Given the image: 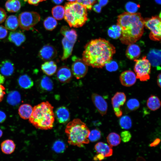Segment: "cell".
<instances>
[{
	"instance_id": "cell-26",
	"label": "cell",
	"mask_w": 161,
	"mask_h": 161,
	"mask_svg": "<svg viewBox=\"0 0 161 161\" xmlns=\"http://www.w3.org/2000/svg\"><path fill=\"white\" fill-rule=\"evenodd\" d=\"M1 150L4 153L10 154L14 151L16 145L13 140L7 139L1 143Z\"/></svg>"
},
{
	"instance_id": "cell-24",
	"label": "cell",
	"mask_w": 161,
	"mask_h": 161,
	"mask_svg": "<svg viewBox=\"0 0 161 161\" xmlns=\"http://www.w3.org/2000/svg\"><path fill=\"white\" fill-rule=\"evenodd\" d=\"M41 69L43 72L48 76H51L56 71L57 66L54 61H47L41 65Z\"/></svg>"
},
{
	"instance_id": "cell-51",
	"label": "cell",
	"mask_w": 161,
	"mask_h": 161,
	"mask_svg": "<svg viewBox=\"0 0 161 161\" xmlns=\"http://www.w3.org/2000/svg\"><path fill=\"white\" fill-rule=\"evenodd\" d=\"M104 157L102 155L97 154L94 157V160L95 161L101 160L104 159Z\"/></svg>"
},
{
	"instance_id": "cell-14",
	"label": "cell",
	"mask_w": 161,
	"mask_h": 161,
	"mask_svg": "<svg viewBox=\"0 0 161 161\" xmlns=\"http://www.w3.org/2000/svg\"><path fill=\"white\" fill-rule=\"evenodd\" d=\"M151 65L157 67V69H160L161 50L153 49L148 53L147 57Z\"/></svg>"
},
{
	"instance_id": "cell-7",
	"label": "cell",
	"mask_w": 161,
	"mask_h": 161,
	"mask_svg": "<svg viewBox=\"0 0 161 161\" xmlns=\"http://www.w3.org/2000/svg\"><path fill=\"white\" fill-rule=\"evenodd\" d=\"M40 15L37 12H24L19 15V26L22 30H29L40 21Z\"/></svg>"
},
{
	"instance_id": "cell-55",
	"label": "cell",
	"mask_w": 161,
	"mask_h": 161,
	"mask_svg": "<svg viewBox=\"0 0 161 161\" xmlns=\"http://www.w3.org/2000/svg\"><path fill=\"white\" fill-rule=\"evenodd\" d=\"M64 0H52V1L55 4H59L63 2Z\"/></svg>"
},
{
	"instance_id": "cell-23",
	"label": "cell",
	"mask_w": 161,
	"mask_h": 161,
	"mask_svg": "<svg viewBox=\"0 0 161 161\" xmlns=\"http://www.w3.org/2000/svg\"><path fill=\"white\" fill-rule=\"evenodd\" d=\"M39 86L41 89L44 92L52 91L53 87V84L52 79L49 77L43 76L39 81Z\"/></svg>"
},
{
	"instance_id": "cell-46",
	"label": "cell",
	"mask_w": 161,
	"mask_h": 161,
	"mask_svg": "<svg viewBox=\"0 0 161 161\" xmlns=\"http://www.w3.org/2000/svg\"><path fill=\"white\" fill-rule=\"evenodd\" d=\"M46 0H24V1L27 2L29 4L37 6L39 3Z\"/></svg>"
},
{
	"instance_id": "cell-58",
	"label": "cell",
	"mask_w": 161,
	"mask_h": 161,
	"mask_svg": "<svg viewBox=\"0 0 161 161\" xmlns=\"http://www.w3.org/2000/svg\"><path fill=\"white\" fill-rule=\"evenodd\" d=\"M70 2H74L76 1V0H67Z\"/></svg>"
},
{
	"instance_id": "cell-8",
	"label": "cell",
	"mask_w": 161,
	"mask_h": 161,
	"mask_svg": "<svg viewBox=\"0 0 161 161\" xmlns=\"http://www.w3.org/2000/svg\"><path fill=\"white\" fill-rule=\"evenodd\" d=\"M144 26L150 31L149 37L151 40L156 41H160L161 21L160 17L155 16L144 19Z\"/></svg>"
},
{
	"instance_id": "cell-56",
	"label": "cell",
	"mask_w": 161,
	"mask_h": 161,
	"mask_svg": "<svg viewBox=\"0 0 161 161\" xmlns=\"http://www.w3.org/2000/svg\"><path fill=\"white\" fill-rule=\"evenodd\" d=\"M3 134L2 131L0 129V138L1 137Z\"/></svg>"
},
{
	"instance_id": "cell-27",
	"label": "cell",
	"mask_w": 161,
	"mask_h": 161,
	"mask_svg": "<svg viewBox=\"0 0 161 161\" xmlns=\"http://www.w3.org/2000/svg\"><path fill=\"white\" fill-rule=\"evenodd\" d=\"M18 81L19 86L21 88L25 89L31 88L34 84L32 80L27 74L21 75L18 78Z\"/></svg>"
},
{
	"instance_id": "cell-48",
	"label": "cell",
	"mask_w": 161,
	"mask_h": 161,
	"mask_svg": "<svg viewBox=\"0 0 161 161\" xmlns=\"http://www.w3.org/2000/svg\"><path fill=\"white\" fill-rule=\"evenodd\" d=\"M101 7L98 4H95L92 7L93 10L97 13H100L101 12Z\"/></svg>"
},
{
	"instance_id": "cell-41",
	"label": "cell",
	"mask_w": 161,
	"mask_h": 161,
	"mask_svg": "<svg viewBox=\"0 0 161 161\" xmlns=\"http://www.w3.org/2000/svg\"><path fill=\"white\" fill-rule=\"evenodd\" d=\"M138 5L136 3L129 2L126 4L125 8L128 12L131 13H135L137 11L139 7Z\"/></svg>"
},
{
	"instance_id": "cell-3",
	"label": "cell",
	"mask_w": 161,
	"mask_h": 161,
	"mask_svg": "<svg viewBox=\"0 0 161 161\" xmlns=\"http://www.w3.org/2000/svg\"><path fill=\"white\" fill-rule=\"evenodd\" d=\"M53 107L48 101L42 102L33 108L29 122L37 129H51L55 120Z\"/></svg>"
},
{
	"instance_id": "cell-35",
	"label": "cell",
	"mask_w": 161,
	"mask_h": 161,
	"mask_svg": "<svg viewBox=\"0 0 161 161\" xmlns=\"http://www.w3.org/2000/svg\"><path fill=\"white\" fill-rule=\"evenodd\" d=\"M58 24L56 20L53 17L49 16L44 20L43 24L45 28L47 30L52 31L56 27Z\"/></svg>"
},
{
	"instance_id": "cell-33",
	"label": "cell",
	"mask_w": 161,
	"mask_h": 161,
	"mask_svg": "<svg viewBox=\"0 0 161 161\" xmlns=\"http://www.w3.org/2000/svg\"><path fill=\"white\" fill-rule=\"evenodd\" d=\"M53 17L55 19L61 20L64 18L65 14L64 7L58 5L53 7L52 10Z\"/></svg>"
},
{
	"instance_id": "cell-4",
	"label": "cell",
	"mask_w": 161,
	"mask_h": 161,
	"mask_svg": "<svg viewBox=\"0 0 161 161\" xmlns=\"http://www.w3.org/2000/svg\"><path fill=\"white\" fill-rule=\"evenodd\" d=\"M90 132L86 125L78 118L69 122L65 129L69 143L80 147L89 143L88 137Z\"/></svg>"
},
{
	"instance_id": "cell-19",
	"label": "cell",
	"mask_w": 161,
	"mask_h": 161,
	"mask_svg": "<svg viewBox=\"0 0 161 161\" xmlns=\"http://www.w3.org/2000/svg\"><path fill=\"white\" fill-rule=\"evenodd\" d=\"M126 52L127 57L130 60L137 59L140 56L141 53L140 47L137 45L134 44L128 45Z\"/></svg>"
},
{
	"instance_id": "cell-32",
	"label": "cell",
	"mask_w": 161,
	"mask_h": 161,
	"mask_svg": "<svg viewBox=\"0 0 161 161\" xmlns=\"http://www.w3.org/2000/svg\"><path fill=\"white\" fill-rule=\"evenodd\" d=\"M108 35L110 38L117 39L119 38L121 34V30L117 24L113 25L110 27L107 31Z\"/></svg>"
},
{
	"instance_id": "cell-30",
	"label": "cell",
	"mask_w": 161,
	"mask_h": 161,
	"mask_svg": "<svg viewBox=\"0 0 161 161\" xmlns=\"http://www.w3.org/2000/svg\"><path fill=\"white\" fill-rule=\"evenodd\" d=\"M147 106L150 110L153 111L156 110L160 107V100L157 96L151 95L147 100Z\"/></svg>"
},
{
	"instance_id": "cell-2",
	"label": "cell",
	"mask_w": 161,
	"mask_h": 161,
	"mask_svg": "<svg viewBox=\"0 0 161 161\" xmlns=\"http://www.w3.org/2000/svg\"><path fill=\"white\" fill-rule=\"evenodd\" d=\"M117 24L121 30L119 39L123 44L129 45L139 40L144 32V19L140 13L125 12L118 16Z\"/></svg>"
},
{
	"instance_id": "cell-52",
	"label": "cell",
	"mask_w": 161,
	"mask_h": 161,
	"mask_svg": "<svg viewBox=\"0 0 161 161\" xmlns=\"http://www.w3.org/2000/svg\"><path fill=\"white\" fill-rule=\"evenodd\" d=\"M160 141V140L159 138L156 139L151 143L150 145L151 146H155L157 145Z\"/></svg>"
},
{
	"instance_id": "cell-5",
	"label": "cell",
	"mask_w": 161,
	"mask_h": 161,
	"mask_svg": "<svg viewBox=\"0 0 161 161\" xmlns=\"http://www.w3.org/2000/svg\"><path fill=\"white\" fill-rule=\"evenodd\" d=\"M64 19L70 27H82L88 20L87 9L76 1L65 3Z\"/></svg>"
},
{
	"instance_id": "cell-12",
	"label": "cell",
	"mask_w": 161,
	"mask_h": 161,
	"mask_svg": "<svg viewBox=\"0 0 161 161\" xmlns=\"http://www.w3.org/2000/svg\"><path fill=\"white\" fill-rule=\"evenodd\" d=\"M40 58L44 61H48L55 58L57 55L55 49L52 45L48 44L43 46L39 53Z\"/></svg>"
},
{
	"instance_id": "cell-31",
	"label": "cell",
	"mask_w": 161,
	"mask_h": 161,
	"mask_svg": "<svg viewBox=\"0 0 161 161\" xmlns=\"http://www.w3.org/2000/svg\"><path fill=\"white\" fill-rule=\"evenodd\" d=\"M21 100V96L20 93L17 91L10 92L7 97V101L10 105L16 106L18 104Z\"/></svg>"
},
{
	"instance_id": "cell-39",
	"label": "cell",
	"mask_w": 161,
	"mask_h": 161,
	"mask_svg": "<svg viewBox=\"0 0 161 161\" xmlns=\"http://www.w3.org/2000/svg\"><path fill=\"white\" fill-rule=\"evenodd\" d=\"M101 137L100 131L97 129H93L90 131L88 139L91 142H95L100 139Z\"/></svg>"
},
{
	"instance_id": "cell-54",
	"label": "cell",
	"mask_w": 161,
	"mask_h": 161,
	"mask_svg": "<svg viewBox=\"0 0 161 161\" xmlns=\"http://www.w3.org/2000/svg\"><path fill=\"white\" fill-rule=\"evenodd\" d=\"M5 78L4 76L0 74V85H2L4 82Z\"/></svg>"
},
{
	"instance_id": "cell-57",
	"label": "cell",
	"mask_w": 161,
	"mask_h": 161,
	"mask_svg": "<svg viewBox=\"0 0 161 161\" xmlns=\"http://www.w3.org/2000/svg\"><path fill=\"white\" fill-rule=\"evenodd\" d=\"M156 2L159 3L160 4V0H155Z\"/></svg>"
},
{
	"instance_id": "cell-43",
	"label": "cell",
	"mask_w": 161,
	"mask_h": 161,
	"mask_svg": "<svg viewBox=\"0 0 161 161\" xmlns=\"http://www.w3.org/2000/svg\"><path fill=\"white\" fill-rule=\"evenodd\" d=\"M111 61L106 64V68L109 71H115L118 69L117 64L116 62Z\"/></svg>"
},
{
	"instance_id": "cell-15",
	"label": "cell",
	"mask_w": 161,
	"mask_h": 161,
	"mask_svg": "<svg viewBox=\"0 0 161 161\" xmlns=\"http://www.w3.org/2000/svg\"><path fill=\"white\" fill-rule=\"evenodd\" d=\"M56 76L58 80L63 83H68L72 78V72L70 68L66 66L60 67L58 70Z\"/></svg>"
},
{
	"instance_id": "cell-49",
	"label": "cell",
	"mask_w": 161,
	"mask_h": 161,
	"mask_svg": "<svg viewBox=\"0 0 161 161\" xmlns=\"http://www.w3.org/2000/svg\"><path fill=\"white\" fill-rule=\"evenodd\" d=\"M6 117L5 114L3 111H0V123L4 122L5 120Z\"/></svg>"
},
{
	"instance_id": "cell-25",
	"label": "cell",
	"mask_w": 161,
	"mask_h": 161,
	"mask_svg": "<svg viewBox=\"0 0 161 161\" xmlns=\"http://www.w3.org/2000/svg\"><path fill=\"white\" fill-rule=\"evenodd\" d=\"M33 111V108L28 104H24L19 107L18 113L22 119L26 120L29 119L31 117Z\"/></svg>"
},
{
	"instance_id": "cell-13",
	"label": "cell",
	"mask_w": 161,
	"mask_h": 161,
	"mask_svg": "<svg viewBox=\"0 0 161 161\" xmlns=\"http://www.w3.org/2000/svg\"><path fill=\"white\" fill-rule=\"evenodd\" d=\"M135 74L131 70L123 72L120 75V80L121 84L123 86L129 87L133 85L136 81Z\"/></svg>"
},
{
	"instance_id": "cell-37",
	"label": "cell",
	"mask_w": 161,
	"mask_h": 161,
	"mask_svg": "<svg viewBox=\"0 0 161 161\" xmlns=\"http://www.w3.org/2000/svg\"><path fill=\"white\" fill-rule=\"evenodd\" d=\"M52 148L56 153H63L66 149V145L63 141L59 140H57L54 143Z\"/></svg>"
},
{
	"instance_id": "cell-21",
	"label": "cell",
	"mask_w": 161,
	"mask_h": 161,
	"mask_svg": "<svg viewBox=\"0 0 161 161\" xmlns=\"http://www.w3.org/2000/svg\"><path fill=\"white\" fill-rule=\"evenodd\" d=\"M62 44L63 48V53L61 60L64 61L71 55L75 44L64 37L62 40Z\"/></svg>"
},
{
	"instance_id": "cell-11",
	"label": "cell",
	"mask_w": 161,
	"mask_h": 161,
	"mask_svg": "<svg viewBox=\"0 0 161 161\" xmlns=\"http://www.w3.org/2000/svg\"><path fill=\"white\" fill-rule=\"evenodd\" d=\"M92 99L94 105L100 113L103 116L106 113L108 109V105L106 101L100 95L93 93Z\"/></svg>"
},
{
	"instance_id": "cell-40",
	"label": "cell",
	"mask_w": 161,
	"mask_h": 161,
	"mask_svg": "<svg viewBox=\"0 0 161 161\" xmlns=\"http://www.w3.org/2000/svg\"><path fill=\"white\" fill-rule=\"evenodd\" d=\"M96 1V0H76V1L85 7L87 9L91 10Z\"/></svg>"
},
{
	"instance_id": "cell-47",
	"label": "cell",
	"mask_w": 161,
	"mask_h": 161,
	"mask_svg": "<svg viewBox=\"0 0 161 161\" xmlns=\"http://www.w3.org/2000/svg\"><path fill=\"white\" fill-rule=\"evenodd\" d=\"M5 88L2 85H0V102L3 100L5 93L4 92Z\"/></svg>"
},
{
	"instance_id": "cell-9",
	"label": "cell",
	"mask_w": 161,
	"mask_h": 161,
	"mask_svg": "<svg viewBox=\"0 0 161 161\" xmlns=\"http://www.w3.org/2000/svg\"><path fill=\"white\" fill-rule=\"evenodd\" d=\"M73 61L72 65V72L77 79L83 78L86 74L88 70V65L82 59L74 56L72 58Z\"/></svg>"
},
{
	"instance_id": "cell-34",
	"label": "cell",
	"mask_w": 161,
	"mask_h": 161,
	"mask_svg": "<svg viewBox=\"0 0 161 161\" xmlns=\"http://www.w3.org/2000/svg\"><path fill=\"white\" fill-rule=\"evenodd\" d=\"M107 142L111 147L116 146L119 144L121 142L120 135L115 132L110 133L106 137Z\"/></svg>"
},
{
	"instance_id": "cell-1",
	"label": "cell",
	"mask_w": 161,
	"mask_h": 161,
	"mask_svg": "<svg viewBox=\"0 0 161 161\" xmlns=\"http://www.w3.org/2000/svg\"><path fill=\"white\" fill-rule=\"evenodd\" d=\"M115 52V47L107 40L92 39L85 46L82 59L88 66L101 68L112 60Z\"/></svg>"
},
{
	"instance_id": "cell-29",
	"label": "cell",
	"mask_w": 161,
	"mask_h": 161,
	"mask_svg": "<svg viewBox=\"0 0 161 161\" xmlns=\"http://www.w3.org/2000/svg\"><path fill=\"white\" fill-rule=\"evenodd\" d=\"M21 6L20 0H7L5 4L6 10L11 13L17 12L20 10Z\"/></svg>"
},
{
	"instance_id": "cell-10",
	"label": "cell",
	"mask_w": 161,
	"mask_h": 161,
	"mask_svg": "<svg viewBox=\"0 0 161 161\" xmlns=\"http://www.w3.org/2000/svg\"><path fill=\"white\" fill-rule=\"evenodd\" d=\"M126 100V96L124 92H116L111 99L112 104L114 111L117 117H121L123 114L120 109L123 106Z\"/></svg>"
},
{
	"instance_id": "cell-22",
	"label": "cell",
	"mask_w": 161,
	"mask_h": 161,
	"mask_svg": "<svg viewBox=\"0 0 161 161\" xmlns=\"http://www.w3.org/2000/svg\"><path fill=\"white\" fill-rule=\"evenodd\" d=\"M60 32L64 37L71 42L75 43L78 35L74 29H70L67 26H63L61 28Z\"/></svg>"
},
{
	"instance_id": "cell-6",
	"label": "cell",
	"mask_w": 161,
	"mask_h": 161,
	"mask_svg": "<svg viewBox=\"0 0 161 161\" xmlns=\"http://www.w3.org/2000/svg\"><path fill=\"white\" fill-rule=\"evenodd\" d=\"M135 62L134 70L137 79L142 81H146L150 78V74L151 69V64L144 56L139 59L134 60Z\"/></svg>"
},
{
	"instance_id": "cell-42",
	"label": "cell",
	"mask_w": 161,
	"mask_h": 161,
	"mask_svg": "<svg viewBox=\"0 0 161 161\" xmlns=\"http://www.w3.org/2000/svg\"><path fill=\"white\" fill-rule=\"evenodd\" d=\"M131 134L130 132L128 131H123L121 133V139L124 143H126L129 141L131 140Z\"/></svg>"
},
{
	"instance_id": "cell-28",
	"label": "cell",
	"mask_w": 161,
	"mask_h": 161,
	"mask_svg": "<svg viewBox=\"0 0 161 161\" xmlns=\"http://www.w3.org/2000/svg\"><path fill=\"white\" fill-rule=\"evenodd\" d=\"M19 26L18 18L14 15L8 16L7 18L5 23V28L11 31L15 30Z\"/></svg>"
},
{
	"instance_id": "cell-45",
	"label": "cell",
	"mask_w": 161,
	"mask_h": 161,
	"mask_svg": "<svg viewBox=\"0 0 161 161\" xmlns=\"http://www.w3.org/2000/svg\"><path fill=\"white\" fill-rule=\"evenodd\" d=\"M7 17L6 13L3 8L0 7V23L4 22Z\"/></svg>"
},
{
	"instance_id": "cell-59",
	"label": "cell",
	"mask_w": 161,
	"mask_h": 161,
	"mask_svg": "<svg viewBox=\"0 0 161 161\" xmlns=\"http://www.w3.org/2000/svg\"><path fill=\"white\" fill-rule=\"evenodd\" d=\"M42 161H54L53 160H44Z\"/></svg>"
},
{
	"instance_id": "cell-44",
	"label": "cell",
	"mask_w": 161,
	"mask_h": 161,
	"mask_svg": "<svg viewBox=\"0 0 161 161\" xmlns=\"http://www.w3.org/2000/svg\"><path fill=\"white\" fill-rule=\"evenodd\" d=\"M8 34L7 29L2 25H0V39L5 38Z\"/></svg>"
},
{
	"instance_id": "cell-53",
	"label": "cell",
	"mask_w": 161,
	"mask_h": 161,
	"mask_svg": "<svg viewBox=\"0 0 161 161\" xmlns=\"http://www.w3.org/2000/svg\"><path fill=\"white\" fill-rule=\"evenodd\" d=\"M161 74H158L157 77V83L158 86L161 88Z\"/></svg>"
},
{
	"instance_id": "cell-36",
	"label": "cell",
	"mask_w": 161,
	"mask_h": 161,
	"mask_svg": "<svg viewBox=\"0 0 161 161\" xmlns=\"http://www.w3.org/2000/svg\"><path fill=\"white\" fill-rule=\"evenodd\" d=\"M119 125L121 127L125 129H128L132 126V121L130 117L128 115L122 117L119 120Z\"/></svg>"
},
{
	"instance_id": "cell-20",
	"label": "cell",
	"mask_w": 161,
	"mask_h": 161,
	"mask_svg": "<svg viewBox=\"0 0 161 161\" xmlns=\"http://www.w3.org/2000/svg\"><path fill=\"white\" fill-rule=\"evenodd\" d=\"M14 66L13 63L9 60H5L0 64V72L5 76H10L13 73Z\"/></svg>"
},
{
	"instance_id": "cell-16",
	"label": "cell",
	"mask_w": 161,
	"mask_h": 161,
	"mask_svg": "<svg viewBox=\"0 0 161 161\" xmlns=\"http://www.w3.org/2000/svg\"><path fill=\"white\" fill-rule=\"evenodd\" d=\"M94 148L97 154H100L104 157H110L112 154V147L105 143L99 142L95 145Z\"/></svg>"
},
{
	"instance_id": "cell-50",
	"label": "cell",
	"mask_w": 161,
	"mask_h": 161,
	"mask_svg": "<svg viewBox=\"0 0 161 161\" xmlns=\"http://www.w3.org/2000/svg\"><path fill=\"white\" fill-rule=\"evenodd\" d=\"M98 4L101 7L105 6L109 2V0H97Z\"/></svg>"
},
{
	"instance_id": "cell-38",
	"label": "cell",
	"mask_w": 161,
	"mask_h": 161,
	"mask_svg": "<svg viewBox=\"0 0 161 161\" xmlns=\"http://www.w3.org/2000/svg\"><path fill=\"white\" fill-rule=\"evenodd\" d=\"M126 106L131 111H135L138 109L140 106L139 101L135 98L129 99L127 102Z\"/></svg>"
},
{
	"instance_id": "cell-17",
	"label": "cell",
	"mask_w": 161,
	"mask_h": 161,
	"mask_svg": "<svg viewBox=\"0 0 161 161\" xmlns=\"http://www.w3.org/2000/svg\"><path fill=\"white\" fill-rule=\"evenodd\" d=\"M8 39L9 41L16 46H20L26 40V37L23 32L20 30H14L10 32Z\"/></svg>"
},
{
	"instance_id": "cell-18",
	"label": "cell",
	"mask_w": 161,
	"mask_h": 161,
	"mask_svg": "<svg viewBox=\"0 0 161 161\" xmlns=\"http://www.w3.org/2000/svg\"><path fill=\"white\" fill-rule=\"evenodd\" d=\"M55 115L57 120L60 123H65L69 119V112L66 108L64 106L58 108L55 111Z\"/></svg>"
}]
</instances>
